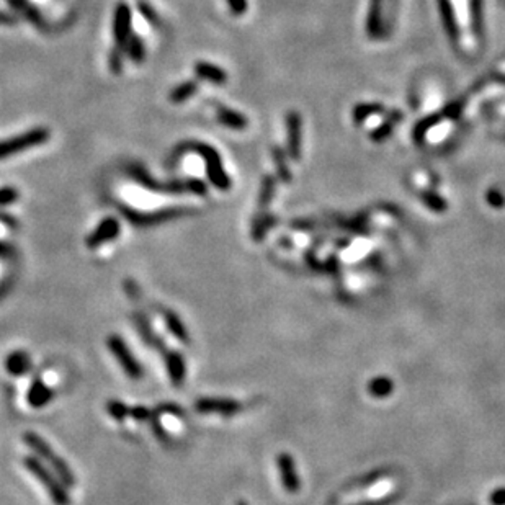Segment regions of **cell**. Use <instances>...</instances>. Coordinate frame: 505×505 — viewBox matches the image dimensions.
<instances>
[{
	"mask_svg": "<svg viewBox=\"0 0 505 505\" xmlns=\"http://www.w3.org/2000/svg\"><path fill=\"white\" fill-rule=\"evenodd\" d=\"M106 347L116 361H118L120 368L124 371V374L133 381H137L144 377V368H142L139 360L124 342L123 337L118 334H110L106 339Z\"/></svg>",
	"mask_w": 505,
	"mask_h": 505,
	"instance_id": "6",
	"label": "cell"
},
{
	"mask_svg": "<svg viewBox=\"0 0 505 505\" xmlns=\"http://www.w3.org/2000/svg\"><path fill=\"white\" fill-rule=\"evenodd\" d=\"M153 412L149 407L146 405H131L129 407V418L136 422H149L150 417H153Z\"/></svg>",
	"mask_w": 505,
	"mask_h": 505,
	"instance_id": "34",
	"label": "cell"
},
{
	"mask_svg": "<svg viewBox=\"0 0 505 505\" xmlns=\"http://www.w3.org/2000/svg\"><path fill=\"white\" fill-rule=\"evenodd\" d=\"M303 122L298 111H290L287 115V129H288V155L293 161L301 159V137H303Z\"/></svg>",
	"mask_w": 505,
	"mask_h": 505,
	"instance_id": "13",
	"label": "cell"
},
{
	"mask_svg": "<svg viewBox=\"0 0 505 505\" xmlns=\"http://www.w3.org/2000/svg\"><path fill=\"white\" fill-rule=\"evenodd\" d=\"M131 8L126 3H118L115 8V19H113V38L115 46L124 47L129 36H131Z\"/></svg>",
	"mask_w": 505,
	"mask_h": 505,
	"instance_id": "12",
	"label": "cell"
},
{
	"mask_svg": "<svg viewBox=\"0 0 505 505\" xmlns=\"http://www.w3.org/2000/svg\"><path fill=\"white\" fill-rule=\"evenodd\" d=\"M381 12H383V0H370V12L366 19V33L371 40L379 36L381 33Z\"/></svg>",
	"mask_w": 505,
	"mask_h": 505,
	"instance_id": "21",
	"label": "cell"
},
{
	"mask_svg": "<svg viewBox=\"0 0 505 505\" xmlns=\"http://www.w3.org/2000/svg\"><path fill=\"white\" fill-rule=\"evenodd\" d=\"M137 8H139V14L144 16L146 20H148V23H150L153 27H157V28L161 27V25H162L161 16L155 14V10L149 5L148 2H142V0H139V2H137Z\"/></svg>",
	"mask_w": 505,
	"mask_h": 505,
	"instance_id": "31",
	"label": "cell"
},
{
	"mask_svg": "<svg viewBox=\"0 0 505 505\" xmlns=\"http://www.w3.org/2000/svg\"><path fill=\"white\" fill-rule=\"evenodd\" d=\"M149 424H150V429H153V431H154V435L159 440H161V442H168V440H170V437H168V434H167V430L164 429V425L161 422V414L155 411V409L153 412V417H150Z\"/></svg>",
	"mask_w": 505,
	"mask_h": 505,
	"instance_id": "32",
	"label": "cell"
},
{
	"mask_svg": "<svg viewBox=\"0 0 505 505\" xmlns=\"http://www.w3.org/2000/svg\"><path fill=\"white\" fill-rule=\"evenodd\" d=\"M422 198L427 201V205H430V208H434L437 211L445 210V201L442 200V198H438L437 195H434L431 192H424L422 193Z\"/></svg>",
	"mask_w": 505,
	"mask_h": 505,
	"instance_id": "37",
	"label": "cell"
},
{
	"mask_svg": "<svg viewBox=\"0 0 505 505\" xmlns=\"http://www.w3.org/2000/svg\"><path fill=\"white\" fill-rule=\"evenodd\" d=\"M108 64H110V71L113 74H120L123 71V47L115 46L111 49L110 58H108Z\"/></svg>",
	"mask_w": 505,
	"mask_h": 505,
	"instance_id": "33",
	"label": "cell"
},
{
	"mask_svg": "<svg viewBox=\"0 0 505 505\" xmlns=\"http://www.w3.org/2000/svg\"><path fill=\"white\" fill-rule=\"evenodd\" d=\"M195 72L197 76L200 77V79L203 80H210L213 82V84H226L227 82V74L226 71L221 67L214 66V64H210V63H205V61H200L195 64Z\"/></svg>",
	"mask_w": 505,
	"mask_h": 505,
	"instance_id": "20",
	"label": "cell"
},
{
	"mask_svg": "<svg viewBox=\"0 0 505 505\" xmlns=\"http://www.w3.org/2000/svg\"><path fill=\"white\" fill-rule=\"evenodd\" d=\"M126 172L137 185L149 190V192L159 193V195H185V193H190V195L205 197L208 193V185L200 179H175L168 180V182H161L137 164L128 166Z\"/></svg>",
	"mask_w": 505,
	"mask_h": 505,
	"instance_id": "2",
	"label": "cell"
},
{
	"mask_svg": "<svg viewBox=\"0 0 505 505\" xmlns=\"http://www.w3.org/2000/svg\"><path fill=\"white\" fill-rule=\"evenodd\" d=\"M15 254H16V250L14 245L0 240V258H5V260H8V258H14Z\"/></svg>",
	"mask_w": 505,
	"mask_h": 505,
	"instance_id": "39",
	"label": "cell"
},
{
	"mask_svg": "<svg viewBox=\"0 0 505 505\" xmlns=\"http://www.w3.org/2000/svg\"><path fill=\"white\" fill-rule=\"evenodd\" d=\"M188 153H195L200 155L203 161H205L206 175H208L210 183L213 185V187H216L218 190L231 188L232 182H231L229 175H227L226 170H224L221 155H219V153L214 148H211L210 144H205V142H198V141L180 142V144L175 146V149L172 150L170 157L167 159V162H166L167 168L174 170L177 164L180 162V159H182L183 155Z\"/></svg>",
	"mask_w": 505,
	"mask_h": 505,
	"instance_id": "1",
	"label": "cell"
},
{
	"mask_svg": "<svg viewBox=\"0 0 505 505\" xmlns=\"http://www.w3.org/2000/svg\"><path fill=\"white\" fill-rule=\"evenodd\" d=\"M197 412L200 414H218L223 417H232L243 411V403L231 398H200L193 404Z\"/></svg>",
	"mask_w": 505,
	"mask_h": 505,
	"instance_id": "8",
	"label": "cell"
},
{
	"mask_svg": "<svg viewBox=\"0 0 505 505\" xmlns=\"http://www.w3.org/2000/svg\"><path fill=\"white\" fill-rule=\"evenodd\" d=\"M49 139V131L46 128H34L32 131L12 137V139L0 142V159L10 157L21 153V150L32 149L34 146H41Z\"/></svg>",
	"mask_w": 505,
	"mask_h": 505,
	"instance_id": "7",
	"label": "cell"
},
{
	"mask_svg": "<svg viewBox=\"0 0 505 505\" xmlns=\"http://www.w3.org/2000/svg\"><path fill=\"white\" fill-rule=\"evenodd\" d=\"M227 5H229L232 15H243L247 12L249 2L247 0H227Z\"/></svg>",
	"mask_w": 505,
	"mask_h": 505,
	"instance_id": "38",
	"label": "cell"
},
{
	"mask_svg": "<svg viewBox=\"0 0 505 505\" xmlns=\"http://www.w3.org/2000/svg\"><path fill=\"white\" fill-rule=\"evenodd\" d=\"M54 398V390L43 381L41 378H34L27 391V403L33 409H43Z\"/></svg>",
	"mask_w": 505,
	"mask_h": 505,
	"instance_id": "14",
	"label": "cell"
},
{
	"mask_svg": "<svg viewBox=\"0 0 505 505\" xmlns=\"http://www.w3.org/2000/svg\"><path fill=\"white\" fill-rule=\"evenodd\" d=\"M271 157H273V162L276 166V177L284 183L291 182V172L290 167H288L287 153H284L280 146H273V149H271Z\"/></svg>",
	"mask_w": 505,
	"mask_h": 505,
	"instance_id": "22",
	"label": "cell"
},
{
	"mask_svg": "<svg viewBox=\"0 0 505 505\" xmlns=\"http://www.w3.org/2000/svg\"><path fill=\"white\" fill-rule=\"evenodd\" d=\"M21 464L32 476L36 479L40 484L45 487V491L49 495L56 505H71V495H69L67 487L63 484V481L51 471L47 466L43 463L40 458L34 455H28L21 460Z\"/></svg>",
	"mask_w": 505,
	"mask_h": 505,
	"instance_id": "4",
	"label": "cell"
},
{
	"mask_svg": "<svg viewBox=\"0 0 505 505\" xmlns=\"http://www.w3.org/2000/svg\"><path fill=\"white\" fill-rule=\"evenodd\" d=\"M276 188V179L273 175H265L262 180L260 195H258V208H267L271 198L275 195Z\"/></svg>",
	"mask_w": 505,
	"mask_h": 505,
	"instance_id": "27",
	"label": "cell"
},
{
	"mask_svg": "<svg viewBox=\"0 0 505 505\" xmlns=\"http://www.w3.org/2000/svg\"><path fill=\"white\" fill-rule=\"evenodd\" d=\"M20 198V193L16 188L12 187H5V188H0V206H5V205H12Z\"/></svg>",
	"mask_w": 505,
	"mask_h": 505,
	"instance_id": "35",
	"label": "cell"
},
{
	"mask_svg": "<svg viewBox=\"0 0 505 505\" xmlns=\"http://www.w3.org/2000/svg\"><path fill=\"white\" fill-rule=\"evenodd\" d=\"M216 118H218V122L224 124V126L236 129V131H243V129L247 128L249 124V120L245 118L243 113H239V111L236 110H231V108L227 106H218Z\"/></svg>",
	"mask_w": 505,
	"mask_h": 505,
	"instance_id": "18",
	"label": "cell"
},
{
	"mask_svg": "<svg viewBox=\"0 0 505 505\" xmlns=\"http://www.w3.org/2000/svg\"><path fill=\"white\" fill-rule=\"evenodd\" d=\"M162 319H164V324H166L167 330L170 332V334L174 335L179 342H182L185 345L190 344V332L187 329V326L183 324L182 317H180L175 311L164 309Z\"/></svg>",
	"mask_w": 505,
	"mask_h": 505,
	"instance_id": "16",
	"label": "cell"
},
{
	"mask_svg": "<svg viewBox=\"0 0 505 505\" xmlns=\"http://www.w3.org/2000/svg\"><path fill=\"white\" fill-rule=\"evenodd\" d=\"M8 2H10L15 8H19V10H25V8L30 5L28 0H8Z\"/></svg>",
	"mask_w": 505,
	"mask_h": 505,
	"instance_id": "41",
	"label": "cell"
},
{
	"mask_svg": "<svg viewBox=\"0 0 505 505\" xmlns=\"http://www.w3.org/2000/svg\"><path fill=\"white\" fill-rule=\"evenodd\" d=\"M438 8H440V15H442L443 20V27L447 30L448 38L455 43H458L460 40V30H458V21H456L455 16V10H453V5L450 0H438Z\"/></svg>",
	"mask_w": 505,
	"mask_h": 505,
	"instance_id": "17",
	"label": "cell"
},
{
	"mask_svg": "<svg viewBox=\"0 0 505 505\" xmlns=\"http://www.w3.org/2000/svg\"><path fill=\"white\" fill-rule=\"evenodd\" d=\"M401 120H403V115H401V111H394V113H392L390 118H388L386 122L381 124V126H379L378 129H374V131L371 133V139H373L374 142H381V141L386 139V137L392 133V129H394V124L398 122H401Z\"/></svg>",
	"mask_w": 505,
	"mask_h": 505,
	"instance_id": "25",
	"label": "cell"
},
{
	"mask_svg": "<svg viewBox=\"0 0 505 505\" xmlns=\"http://www.w3.org/2000/svg\"><path fill=\"white\" fill-rule=\"evenodd\" d=\"M120 231H122V224H120L118 219L110 216V218H105L100 221V224L90 232L87 239H85V245H87L89 250L100 249L102 245L115 240L120 236Z\"/></svg>",
	"mask_w": 505,
	"mask_h": 505,
	"instance_id": "9",
	"label": "cell"
},
{
	"mask_svg": "<svg viewBox=\"0 0 505 505\" xmlns=\"http://www.w3.org/2000/svg\"><path fill=\"white\" fill-rule=\"evenodd\" d=\"M129 407H131V405H126L120 399H110L106 403L108 416L116 422H124L126 418H129Z\"/></svg>",
	"mask_w": 505,
	"mask_h": 505,
	"instance_id": "29",
	"label": "cell"
},
{
	"mask_svg": "<svg viewBox=\"0 0 505 505\" xmlns=\"http://www.w3.org/2000/svg\"><path fill=\"white\" fill-rule=\"evenodd\" d=\"M0 224H3V226L7 227H12V229H16V227H19L16 218H14V216L8 213H3V211H0Z\"/></svg>",
	"mask_w": 505,
	"mask_h": 505,
	"instance_id": "40",
	"label": "cell"
},
{
	"mask_svg": "<svg viewBox=\"0 0 505 505\" xmlns=\"http://www.w3.org/2000/svg\"><path fill=\"white\" fill-rule=\"evenodd\" d=\"M442 120H447V118H445L443 110L438 111V113L429 116V118L422 120V122L416 126V129H414V139L418 141V142L424 141V137H425L427 133H429V129L434 128L435 124H438L440 122H442Z\"/></svg>",
	"mask_w": 505,
	"mask_h": 505,
	"instance_id": "26",
	"label": "cell"
},
{
	"mask_svg": "<svg viewBox=\"0 0 505 505\" xmlns=\"http://www.w3.org/2000/svg\"><path fill=\"white\" fill-rule=\"evenodd\" d=\"M162 358L170 383L175 388L183 386L185 378H187V361H185L183 353L174 350V348H166L162 352Z\"/></svg>",
	"mask_w": 505,
	"mask_h": 505,
	"instance_id": "10",
	"label": "cell"
},
{
	"mask_svg": "<svg viewBox=\"0 0 505 505\" xmlns=\"http://www.w3.org/2000/svg\"><path fill=\"white\" fill-rule=\"evenodd\" d=\"M126 49H128V56L133 59V61L139 64L142 59L146 58V49H144V43L137 34H131L129 40L126 43Z\"/></svg>",
	"mask_w": 505,
	"mask_h": 505,
	"instance_id": "30",
	"label": "cell"
},
{
	"mask_svg": "<svg viewBox=\"0 0 505 505\" xmlns=\"http://www.w3.org/2000/svg\"><path fill=\"white\" fill-rule=\"evenodd\" d=\"M133 322H135V327L137 334L141 337V340L148 345V347L154 348V350H159L161 353L166 350L167 348L166 340L153 329V324H150L149 317L146 316L144 313H133Z\"/></svg>",
	"mask_w": 505,
	"mask_h": 505,
	"instance_id": "11",
	"label": "cell"
},
{
	"mask_svg": "<svg viewBox=\"0 0 505 505\" xmlns=\"http://www.w3.org/2000/svg\"><path fill=\"white\" fill-rule=\"evenodd\" d=\"M275 224H276L275 216L263 214V213L260 216H257L252 223V239L257 240V243L258 240H262L263 237H265L267 231H269V227L275 226Z\"/></svg>",
	"mask_w": 505,
	"mask_h": 505,
	"instance_id": "24",
	"label": "cell"
},
{
	"mask_svg": "<svg viewBox=\"0 0 505 505\" xmlns=\"http://www.w3.org/2000/svg\"><path fill=\"white\" fill-rule=\"evenodd\" d=\"M237 505H249V504L244 502V500H239V502H237Z\"/></svg>",
	"mask_w": 505,
	"mask_h": 505,
	"instance_id": "42",
	"label": "cell"
},
{
	"mask_svg": "<svg viewBox=\"0 0 505 505\" xmlns=\"http://www.w3.org/2000/svg\"><path fill=\"white\" fill-rule=\"evenodd\" d=\"M383 111L384 106L379 105V103H360V105L353 108V120H355L357 123H361L365 122V120H368L370 116L383 113Z\"/></svg>",
	"mask_w": 505,
	"mask_h": 505,
	"instance_id": "28",
	"label": "cell"
},
{
	"mask_svg": "<svg viewBox=\"0 0 505 505\" xmlns=\"http://www.w3.org/2000/svg\"><path fill=\"white\" fill-rule=\"evenodd\" d=\"M3 365H5L7 373L15 378L25 377V374H28L33 368L32 357H30V353L25 350H15L8 353L5 358V363Z\"/></svg>",
	"mask_w": 505,
	"mask_h": 505,
	"instance_id": "15",
	"label": "cell"
},
{
	"mask_svg": "<svg viewBox=\"0 0 505 505\" xmlns=\"http://www.w3.org/2000/svg\"><path fill=\"white\" fill-rule=\"evenodd\" d=\"M278 468H280V474H282L284 489L295 492L298 487H300V481H298V476L295 473V464H293V460L290 458L288 453H282V455L278 456Z\"/></svg>",
	"mask_w": 505,
	"mask_h": 505,
	"instance_id": "19",
	"label": "cell"
},
{
	"mask_svg": "<svg viewBox=\"0 0 505 505\" xmlns=\"http://www.w3.org/2000/svg\"><path fill=\"white\" fill-rule=\"evenodd\" d=\"M159 414H168V416H174V417H183L185 412L182 407H179V405L174 404V403H164L161 405H157V409H155Z\"/></svg>",
	"mask_w": 505,
	"mask_h": 505,
	"instance_id": "36",
	"label": "cell"
},
{
	"mask_svg": "<svg viewBox=\"0 0 505 505\" xmlns=\"http://www.w3.org/2000/svg\"><path fill=\"white\" fill-rule=\"evenodd\" d=\"M21 440L27 447L32 450V453L36 458H40L47 468L53 471L56 476L63 481V484L71 489L76 486V476L72 473L71 466L67 464L66 460H63L58 453L54 451V448L46 442L41 435H38L36 431H25L21 435Z\"/></svg>",
	"mask_w": 505,
	"mask_h": 505,
	"instance_id": "3",
	"label": "cell"
},
{
	"mask_svg": "<svg viewBox=\"0 0 505 505\" xmlns=\"http://www.w3.org/2000/svg\"><path fill=\"white\" fill-rule=\"evenodd\" d=\"M116 208L123 214V218L128 223H131L136 227H150L159 226V224L175 221V219L183 218V216L195 214L197 211L193 208H185V206H172V208H162L155 211H137L135 208H129L123 203H116Z\"/></svg>",
	"mask_w": 505,
	"mask_h": 505,
	"instance_id": "5",
	"label": "cell"
},
{
	"mask_svg": "<svg viewBox=\"0 0 505 505\" xmlns=\"http://www.w3.org/2000/svg\"><path fill=\"white\" fill-rule=\"evenodd\" d=\"M198 89H200V85H198L197 80H187L183 84L177 85L170 92V95H168V98H170L172 103H183L190 97H193L198 92Z\"/></svg>",
	"mask_w": 505,
	"mask_h": 505,
	"instance_id": "23",
	"label": "cell"
}]
</instances>
